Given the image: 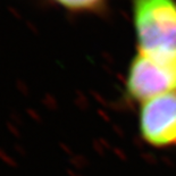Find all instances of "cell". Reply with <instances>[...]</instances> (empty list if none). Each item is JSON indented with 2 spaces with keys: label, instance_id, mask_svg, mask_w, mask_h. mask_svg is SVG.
<instances>
[{
  "label": "cell",
  "instance_id": "6da1fadb",
  "mask_svg": "<svg viewBox=\"0 0 176 176\" xmlns=\"http://www.w3.org/2000/svg\"><path fill=\"white\" fill-rule=\"evenodd\" d=\"M139 52L154 59L176 58V2L134 0Z\"/></svg>",
  "mask_w": 176,
  "mask_h": 176
},
{
  "label": "cell",
  "instance_id": "7a4b0ae2",
  "mask_svg": "<svg viewBox=\"0 0 176 176\" xmlns=\"http://www.w3.org/2000/svg\"><path fill=\"white\" fill-rule=\"evenodd\" d=\"M126 89L141 102L176 92V58L154 59L139 52L128 69Z\"/></svg>",
  "mask_w": 176,
  "mask_h": 176
},
{
  "label": "cell",
  "instance_id": "3957f363",
  "mask_svg": "<svg viewBox=\"0 0 176 176\" xmlns=\"http://www.w3.org/2000/svg\"><path fill=\"white\" fill-rule=\"evenodd\" d=\"M140 132L143 140L154 147L176 143V92L142 102Z\"/></svg>",
  "mask_w": 176,
  "mask_h": 176
},
{
  "label": "cell",
  "instance_id": "277c9868",
  "mask_svg": "<svg viewBox=\"0 0 176 176\" xmlns=\"http://www.w3.org/2000/svg\"><path fill=\"white\" fill-rule=\"evenodd\" d=\"M61 7L72 12H88L99 7L103 0H53Z\"/></svg>",
  "mask_w": 176,
  "mask_h": 176
},
{
  "label": "cell",
  "instance_id": "5b68a950",
  "mask_svg": "<svg viewBox=\"0 0 176 176\" xmlns=\"http://www.w3.org/2000/svg\"><path fill=\"white\" fill-rule=\"evenodd\" d=\"M0 160L4 164H6L7 166H9V167H17V165H18L14 157L10 156L6 150H4L1 147H0Z\"/></svg>",
  "mask_w": 176,
  "mask_h": 176
},
{
  "label": "cell",
  "instance_id": "8992f818",
  "mask_svg": "<svg viewBox=\"0 0 176 176\" xmlns=\"http://www.w3.org/2000/svg\"><path fill=\"white\" fill-rule=\"evenodd\" d=\"M6 127H7L8 132L10 133L14 138H16V139H19V138H21V130H19V126H17V125H15L14 123H12L10 120H8L7 123H6Z\"/></svg>",
  "mask_w": 176,
  "mask_h": 176
},
{
  "label": "cell",
  "instance_id": "52a82bcc",
  "mask_svg": "<svg viewBox=\"0 0 176 176\" xmlns=\"http://www.w3.org/2000/svg\"><path fill=\"white\" fill-rule=\"evenodd\" d=\"M25 113H26V115H27V116H29V117L31 118L32 120H34V122H37V123H40V122L42 120V117H41L40 113H39L37 109L32 108V107H29V108H26Z\"/></svg>",
  "mask_w": 176,
  "mask_h": 176
},
{
  "label": "cell",
  "instance_id": "ba28073f",
  "mask_svg": "<svg viewBox=\"0 0 176 176\" xmlns=\"http://www.w3.org/2000/svg\"><path fill=\"white\" fill-rule=\"evenodd\" d=\"M9 120L12 122V123H14L15 125H17V126H21L23 124V118L21 116V114L18 113V111H16V110H12L10 113H9Z\"/></svg>",
  "mask_w": 176,
  "mask_h": 176
},
{
  "label": "cell",
  "instance_id": "9c48e42d",
  "mask_svg": "<svg viewBox=\"0 0 176 176\" xmlns=\"http://www.w3.org/2000/svg\"><path fill=\"white\" fill-rule=\"evenodd\" d=\"M42 102H43V105L48 109H55L56 108V101H55V99L52 98L51 95H45L43 98V100H42Z\"/></svg>",
  "mask_w": 176,
  "mask_h": 176
},
{
  "label": "cell",
  "instance_id": "30bf717a",
  "mask_svg": "<svg viewBox=\"0 0 176 176\" xmlns=\"http://www.w3.org/2000/svg\"><path fill=\"white\" fill-rule=\"evenodd\" d=\"M14 150L15 152L18 154V156H22V157H25L26 154H27V152H26V149H25V147L24 146H22L21 143H15L14 144Z\"/></svg>",
  "mask_w": 176,
  "mask_h": 176
},
{
  "label": "cell",
  "instance_id": "8fae6325",
  "mask_svg": "<svg viewBox=\"0 0 176 176\" xmlns=\"http://www.w3.org/2000/svg\"><path fill=\"white\" fill-rule=\"evenodd\" d=\"M17 88H18L19 92H21L22 94H24V95L29 94V90H27V88H26V85H24L22 82H18V83H17Z\"/></svg>",
  "mask_w": 176,
  "mask_h": 176
}]
</instances>
